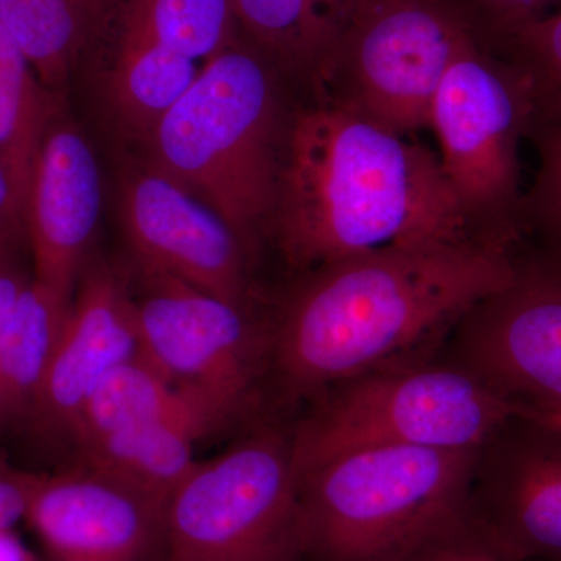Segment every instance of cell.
<instances>
[{
    "label": "cell",
    "instance_id": "obj_1",
    "mask_svg": "<svg viewBox=\"0 0 561 561\" xmlns=\"http://www.w3.org/2000/svg\"><path fill=\"white\" fill-rule=\"evenodd\" d=\"M515 278L512 251L481 239L398 243L301 273L268 332L295 391L339 386L456 324Z\"/></svg>",
    "mask_w": 561,
    "mask_h": 561
},
{
    "label": "cell",
    "instance_id": "obj_2",
    "mask_svg": "<svg viewBox=\"0 0 561 561\" xmlns=\"http://www.w3.org/2000/svg\"><path fill=\"white\" fill-rule=\"evenodd\" d=\"M268 236L297 273L398 243L474 238L438 154L327 95L295 103Z\"/></svg>",
    "mask_w": 561,
    "mask_h": 561
},
{
    "label": "cell",
    "instance_id": "obj_3",
    "mask_svg": "<svg viewBox=\"0 0 561 561\" xmlns=\"http://www.w3.org/2000/svg\"><path fill=\"white\" fill-rule=\"evenodd\" d=\"M283 73L239 38L202 70L151 133L157 165L216 210L253 253L271 232L295 103Z\"/></svg>",
    "mask_w": 561,
    "mask_h": 561
},
{
    "label": "cell",
    "instance_id": "obj_4",
    "mask_svg": "<svg viewBox=\"0 0 561 561\" xmlns=\"http://www.w3.org/2000/svg\"><path fill=\"white\" fill-rule=\"evenodd\" d=\"M479 451L382 446L300 476L302 556L409 561L459 534Z\"/></svg>",
    "mask_w": 561,
    "mask_h": 561
},
{
    "label": "cell",
    "instance_id": "obj_5",
    "mask_svg": "<svg viewBox=\"0 0 561 561\" xmlns=\"http://www.w3.org/2000/svg\"><path fill=\"white\" fill-rule=\"evenodd\" d=\"M515 405L465 368L387 367L339 383L290 437L298 478L335 457L382 446L481 451Z\"/></svg>",
    "mask_w": 561,
    "mask_h": 561
},
{
    "label": "cell",
    "instance_id": "obj_6",
    "mask_svg": "<svg viewBox=\"0 0 561 561\" xmlns=\"http://www.w3.org/2000/svg\"><path fill=\"white\" fill-rule=\"evenodd\" d=\"M531 122L526 77L478 41L454 60L432 103L438 160L468 230L508 251L522 238L519 147Z\"/></svg>",
    "mask_w": 561,
    "mask_h": 561
},
{
    "label": "cell",
    "instance_id": "obj_7",
    "mask_svg": "<svg viewBox=\"0 0 561 561\" xmlns=\"http://www.w3.org/2000/svg\"><path fill=\"white\" fill-rule=\"evenodd\" d=\"M300 479L290 437L262 431L198 461L162 511V561H298Z\"/></svg>",
    "mask_w": 561,
    "mask_h": 561
},
{
    "label": "cell",
    "instance_id": "obj_8",
    "mask_svg": "<svg viewBox=\"0 0 561 561\" xmlns=\"http://www.w3.org/2000/svg\"><path fill=\"white\" fill-rule=\"evenodd\" d=\"M449 0H354L320 94L402 136L430 128L454 60L476 43Z\"/></svg>",
    "mask_w": 561,
    "mask_h": 561
},
{
    "label": "cell",
    "instance_id": "obj_9",
    "mask_svg": "<svg viewBox=\"0 0 561 561\" xmlns=\"http://www.w3.org/2000/svg\"><path fill=\"white\" fill-rule=\"evenodd\" d=\"M239 35L232 0H119L90 65L122 124L150 138Z\"/></svg>",
    "mask_w": 561,
    "mask_h": 561
},
{
    "label": "cell",
    "instance_id": "obj_10",
    "mask_svg": "<svg viewBox=\"0 0 561 561\" xmlns=\"http://www.w3.org/2000/svg\"><path fill=\"white\" fill-rule=\"evenodd\" d=\"M512 256V283L456 323L465 370L513 405H561V234H524Z\"/></svg>",
    "mask_w": 561,
    "mask_h": 561
},
{
    "label": "cell",
    "instance_id": "obj_11",
    "mask_svg": "<svg viewBox=\"0 0 561 561\" xmlns=\"http://www.w3.org/2000/svg\"><path fill=\"white\" fill-rule=\"evenodd\" d=\"M136 271L139 289L133 297L142 356L176 386L197 391L238 420L253 402L268 335L262 337L250 309L173 276Z\"/></svg>",
    "mask_w": 561,
    "mask_h": 561
},
{
    "label": "cell",
    "instance_id": "obj_12",
    "mask_svg": "<svg viewBox=\"0 0 561 561\" xmlns=\"http://www.w3.org/2000/svg\"><path fill=\"white\" fill-rule=\"evenodd\" d=\"M122 216L136 267L251 308L250 251L221 216L160 169L133 173Z\"/></svg>",
    "mask_w": 561,
    "mask_h": 561
},
{
    "label": "cell",
    "instance_id": "obj_13",
    "mask_svg": "<svg viewBox=\"0 0 561 561\" xmlns=\"http://www.w3.org/2000/svg\"><path fill=\"white\" fill-rule=\"evenodd\" d=\"M164 504L110 476H41L27 522L49 561H162Z\"/></svg>",
    "mask_w": 561,
    "mask_h": 561
},
{
    "label": "cell",
    "instance_id": "obj_14",
    "mask_svg": "<svg viewBox=\"0 0 561 561\" xmlns=\"http://www.w3.org/2000/svg\"><path fill=\"white\" fill-rule=\"evenodd\" d=\"M140 356L131 279L108 265L84 268L31 420L44 432L72 437L99 383Z\"/></svg>",
    "mask_w": 561,
    "mask_h": 561
},
{
    "label": "cell",
    "instance_id": "obj_15",
    "mask_svg": "<svg viewBox=\"0 0 561 561\" xmlns=\"http://www.w3.org/2000/svg\"><path fill=\"white\" fill-rule=\"evenodd\" d=\"M102 213V176L83 133L51 119L28 190L25 238L35 278L72 301Z\"/></svg>",
    "mask_w": 561,
    "mask_h": 561
},
{
    "label": "cell",
    "instance_id": "obj_16",
    "mask_svg": "<svg viewBox=\"0 0 561 561\" xmlns=\"http://www.w3.org/2000/svg\"><path fill=\"white\" fill-rule=\"evenodd\" d=\"M519 420V419H518ZM523 421L490 483L479 538L511 561L561 557V435Z\"/></svg>",
    "mask_w": 561,
    "mask_h": 561
},
{
    "label": "cell",
    "instance_id": "obj_17",
    "mask_svg": "<svg viewBox=\"0 0 561 561\" xmlns=\"http://www.w3.org/2000/svg\"><path fill=\"white\" fill-rule=\"evenodd\" d=\"M354 0H232L239 33L305 95L323 91Z\"/></svg>",
    "mask_w": 561,
    "mask_h": 561
},
{
    "label": "cell",
    "instance_id": "obj_18",
    "mask_svg": "<svg viewBox=\"0 0 561 561\" xmlns=\"http://www.w3.org/2000/svg\"><path fill=\"white\" fill-rule=\"evenodd\" d=\"M165 421L186 424L205 437L234 423L208 398L176 386L140 356L114 368L99 383L80 413L72 438L79 445L124 427Z\"/></svg>",
    "mask_w": 561,
    "mask_h": 561
},
{
    "label": "cell",
    "instance_id": "obj_19",
    "mask_svg": "<svg viewBox=\"0 0 561 561\" xmlns=\"http://www.w3.org/2000/svg\"><path fill=\"white\" fill-rule=\"evenodd\" d=\"M119 0H0V22L20 44L41 83L61 91L92 51Z\"/></svg>",
    "mask_w": 561,
    "mask_h": 561
},
{
    "label": "cell",
    "instance_id": "obj_20",
    "mask_svg": "<svg viewBox=\"0 0 561 561\" xmlns=\"http://www.w3.org/2000/svg\"><path fill=\"white\" fill-rule=\"evenodd\" d=\"M70 302L33 276L0 332V432L31 419Z\"/></svg>",
    "mask_w": 561,
    "mask_h": 561
},
{
    "label": "cell",
    "instance_id": "obj_21",
    "mask_svg": "<svg viewBox=\"0 0 561 561\" xmlns=\"http://www.w3.org/2000/svg\"><path fill=\"white\" fill-rule=\"evenodd\" d=\"M205 435L186 424L149 423L80 442L84 467L165 504L194 470L195 442Z\"/></svg>",
    "mask_w": 561,
    "mask_h": 561
},
{
    "label": "cell",
    "instance_id": "obj_22",
    "mask_svg": "<svg viewBox=\"0 0 561 561\" xmlns=\"http://www.w3.org/2000/svg\"><path fill=\"white\" fill-rule=\"evenodd\" d=\"M58 111L57 94L41 83L27 55L0 22V162L22 219L41 144Z\"/></svg>",
    "mask_w": 561,
    "mask_h": 561
},
{
    "label": "cell",
    "instance_id": "obj_23",
    "mask_svg": "<svg viewBox=\"0 0 561 561\" xmlns=\"http://www.w3.org/2000/svg\"><path fill=\"white\" fill-rule=\"evenodd\" d=\"M489 50L526 77L534 121L561 125V10L516 28Z\"/></svg>",
    "mask_w": 561,
    "mask_h": 561
},
{
    "label": "cell",
    "instance_id": "obj_24",
    "mask_svg": "<svg viewBox=\"0 0 561 561\" xmlns=\"http://www.w3.org/2000/svg\"><path fill=\"white\" fill-rule=\"evenodd\" d=\"M527 139L534 146L538 168L524 194V231L561 234V125L534 121Z\"/></svg>",
    "mask_w": 561,
    "mask_h": 561
},
{
    "label": "cell",
    "instance_id": "obj_25",
    "mask_svg": "<svg viewBox=\"0 0 561 561\" xmlns=\"http://www.w3.org/2000/svg\"><path fill=\"white\" fill-rule=\"evenodd\" d=\"M470 24L476 39L489 49L496 41L531 21L548 16L561 0H449Z\"/></svg>",
    "mask_w": 561,
    "mask_h": 561
},
{
    "label": "cell",
    "instance_id": "obj_26",
    "mask_svg": "<svg viewBox=\"0 0 561 561\" xmlns=\"http://www.w3.org/2000/svg\"><path fill=\"white\" fill-rule=\"evenodd\" d=\"M39 481V474L18 470L0 456V534L27 519Z\"/></svg>",
    "mask_w": 561,
    "mask_h": 561
},
{
    "label": "cell",
    "instance_id": "obj_27",
    "mask_svg": "<svg viewBox=\"0 0 561 561\" xmlns=\"http://www.w3.org/2000/svg\"><path fill=\"white\" fill-rule=\"evenodd\" d=\"M409 561H511L493 551L486 542L478 537L476 541L461 540L460 535L446 538L419 553Z\"/></svg>",
    "mask_w": 561,
    "mask_h": 561
},
{
    "label": "cell",
    "instance_id": "obj_28",
    "mask_svg": "<svg viewBox=\"0 0 561 561\" xmlns=\"http://www.w3.org/2000/svg\"><path fill=\"white\" fill-rule=\"evenodd\" d=\"M25 238V225L20 208L14 201L9 176L0 162V249L21 247Z\"/></svg>",
    "mask_w": 561,
    "mask_h": 561
},
{
    "label": "cell",
    "instance_id": "obj_29",
    "mask_svg": "<svg viewBox=\"0 0 561 561\" xmlns=\"http://www.w3.org/2000/svg\"><path fill=\"white\" fill-rule=\"evenodd\" d=\"M515 415L561 435V405H515Z\"/></svg>",
    "mask_w": 561,
    "mask_h": 561
},
{
    "label": "cell",
    "instance_id": "obj_30",
    "mask_svg": "<svg viewBox=\"0 0 561 561\" xmlns=\"http://www.w3.org/2000/svg\"><path fill=\"white\" fill-rule=\"evenodd\" d=\"M0 561H31L11 531L0 534Z\"/></svg>",
    "mask_w": 561,
    "mask_h": 561
}]
</instances>
